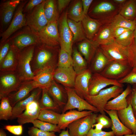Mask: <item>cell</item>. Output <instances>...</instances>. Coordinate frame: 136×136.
I'll use <instances>...</instances> for the list:
<instances>
[{
    "mask_svg": "<svg viewBox=\"0 0 136 136\" xmlns=\"http://www.w3.org/2000/svg\"><path fill=\"white\" fill-rule=\"evenodd\" d=\"M59 46H51L40 43L35 46L30 62L35 76L47 69L55 70L57 67Z\"/></svg>",
    "mask_w": 136,
    "mask_h": 136,
    "instance_id": "1",
    "label": "cell"
},
{
    "mask_svg": "<svg viewBox=\"0 0 136 136\" xmlns=\"http://www.w3.org/2000/svg\"><path fill=\"white\" fill-rule=\"evenodd\" d=\"M121 7L113 0H100L91 8L89 16L98 20L102 25L110 23L119 13Z\"/></svg>",
    "mask_w": 136,
    "mask_h": 136,
    "instance_id": "2",
    "label": "cell"
},
{
    "mask_svg": "<svg viewBox=\"0 0 136 136\" xmlns=\"http://www.w3.org/2000/svg\"><path fill=\"white\" fill-rule=\"evenodd\" d=\"M133 42L130 46L125 47L114 40L108 44L100 45L99 47L110 61L119 62L132 67Z\"/></svg>",
    "mask_w": 136,
    "mask_h": 136,
    "instance_id": "3",
    "label": "cell"
},
{
    "mask_svg": "<svg viewBox=\"0 0 136 136\" xmlns=\"http://www.w3.org/2000/svg\"><path fill=\"white\" fill-rule=\"evenodd\" d=\"M123 91V87L113 85L110 87L103 89L96 95H88L84 99L96 108L100 114H105V108L109 100L111 98H116Z\"/></svg>",
    "mask_w": 136,
    "mask_h": 136,
    "instance_id": "4",
    "label": "cell"
},
{
    "mask_svg": "<svg viewBox=\"0 0 136 136\" xmlns=\"http://www.w3.org/2000/svg\"><path fill=\"white\" fill-rule=\"evenodd\" d=\"M9 39L12 45L20 51L28 46L41 43L38 32L28 26L18 31Z\"/></svg>",
    "mask_w": 136,
    "mask_h": 136,
    "instance_id": "5",
    "label": "cell"
},
{
    "mask_svg": "<svg viewBox=\"0 0 136 136\" xmlns=\"http://www.w3.org/2000/svg\"><path fill=\"white\" fill-rule=\"evenodd\" d=\"M35 45H32L20 51L16 72L22 81L32 80L35 75L32 71L30 62Z\"/></svg>",
    "mask_w": 136,
    "mask_h": 136,
    "instance_id": "6",
    "label": "cell"
},
{
    "mask_svg": "<svg viewBox=\"0 0 136 136\" xmlns=\"http://www.w3.org/2000/svg\"><path fill=\"white\" fill-rule=\"evenodd\" d=\"M28 0H22L17 8L12 20L6 29L0 34V43L4 42L18 31L27 25L24 8Z\"/></svg>",
    "mask_w": 136,
    "mask_h": 136,
    "instance_id": "7",
    "label": "cell"
},
{
    "mask_svg": "<svg viewBox=\"0 0 136 136\" xmlns=\"http://www.w3.org/2000/svg\"><path fill=\"white\" fill-rule=\"evenodd\" d=\"M23 81L16 71L0 72V99L17 91Z\"/></svg>",
    "mask_w": 136,
    "mask_h": 136,
    "instance_id": "8",
    "label": "cell"
},
{
    "mask_svg": "<svg viewBox=\"0 0 136 136\" xmlns=\"http://www.w3.org/2000/svg\"><path fill=\"white\" fill-rule=\"evenodd\" d=\"M64 88L67 96V100L62 111V113H65L68 110L76 109L80 111L88 110L95 113L99 112L95 107L78 96L73 88Z\"/></svg>",
    "mask_w": 136,
    "mask_h": 136,
    "instance_id": "9",
    "label": "cell"
},
{
    "mask_svg": "<svg viewBox=\"0 0 136 136\" xmlns=\"http://www.w3.org/2000/svg\"><path fill=\"white\" fill-rule=\"evenodd\" d=\"M97 115L93 112L70 124L67 128L71 136H86L93 125L96 123Z\"/></svg>",
    "mask_w": 136,
    "mask_h": 136,
    "instance_id": "10",
    "label": "cell"
},
{
    "mask_svg": "<svg viewBox=\"0 0 136 136\" xmlns=\"http://www.w3.org/2000/svg\"><path fill=\"white\" fill-rule=\"evenodd\" d=\"M67 15L66 12L64 13L59 21L60 46V49L71 55L73 36L68 24Z\"/></svg>",
    "mask_w": 136,
    "mask_h": 136,
    "instance_id": "11",
    "label": "cell"
},
{
    "mask_svg": "<svg viewBox=\"0 0 136 136\" xmlns=\"http://www.w3.org/2000/svg\"><path fill=\"white\" fill-rule=\"evenodd\" d=\"M46 1L36 7L26 15L27 25L37 32L49 23L44 12Z\"/></svg>",
    "mask_w": 136,
    "mask_h": 136,
    "instance_id": "12",
    "label": "cell"
},
{
    "mask_svg": "<svg viewBox=\"0 0 136 136\" xmlns=\"http://www.w3.org/2000/svg\"><path fill=\"white\" fill-rule=\"evenodd\" d=\"M22 0H9L3 1L0 5L1 33L4 31L10 24L15 10Z\"/></svg>",
    "mask_w": 136,
    "mask_h": 136,
    "instance_id": "13",
    "label": "cell"
},
{
    "mask_svg": "<svg viewBox=\"0 0 136 136\" xmlns=\"http://www.w3.org/2000/svg\"><path fill=\"white\" fill-rule=\"evenodd\" d=\"M57 21L49 22L38 33L41 43L51 46L60 45Z\"/></svg>",
    "mask_w": 136,
    "mask_h": 136,
    "instance_id": "14",
    "label": "cell"
},
{
    "mask_svg": "<svg viewBox=\"0 0 136 136\" xmlns=\"http://www.w3.org/2000/svg\"><path fill=\"white\" fill-rule=\"evenodd\" d=\"M109 85H116L123 87V84L118 80L108 79L98 73L92 75L90 80L88 87V94L94 96L97 94L101 90Z\"/></svg>",
    "mask_w": 136,
    "mask_h": 136,
    "instance_id": "15",
    "label": "cell"
},
{
    "mask_svg": "<svg viewBox=\"0 0 136 136\" xmlns=\"http://www.w3.org/2000/svg\"><path fill=\"white\" fill-rule=\"evenodd\" d=\"M132 69L129 65L112 61H111L100 73L108 79L118 80L125 76Z\"/></svg>",
    "mask_w": 136,
    "mask_h": 136,
    "instance_id": "16",
    "label": "cell"
},
{
    "mask_svg": "<svg viewBox=\"0 0 136 136\" xmlns=\"http://www.w3.org/2000/svg\"><path fill=\"white\" fill-rule=\"evenodd\" d=\"M77 74L73 66L68 67H57L55 70L53 79L65 87L73 88Z\"/></svg>",
    "mask_w": 136,
    "mask_h": 136,
    "instance_id": "17",
    "label": "cell"
},
{
    "mask_svg": "<svg viewBox=\"0 0 136 136\" xmlns=\"http://www.w3.org/2000/svg\"><path fill=\"white\" fill-rule=\"evenodd\" d=\"M92 75L91 70L87 69L77 74L75 79L73 88L78 96L84 99L89 95V83Z\"/></svg>",
    "mask_w": 136,
    "mask_h": 136,
    "instance_id": "18",
    "label": "cell"
},
{
    "mask_svg": "<svg viewBox=\"0 0 136 136\" xmlns=\"http://www.w3.org/2000/svg\"><path fill=\"white\" fill-rule=\"evenodd\" d=\"M39 100L38 99L29 103L23 112L17 117V121L19 124L32 123L38 119L41 110Z\"/></svg>",
    "mask_w": 136,
    "mask_h": 136,
    "instance_id": "19",
    "label": "cell"
},
{
    "mask_svg": "<svg viewBox=\"0 0 136 136\" xmlns=\"http://www.w3.org/2000/svg\"><path fill=\"white\" fill-rule=\"evenodd\" d=\"M20 50L12 45L7 55L0 62V72L16 71Z\"/></svg>",
    "mask_w": 136,
    "mask_h": 136,
    "instance_id": "20",
    "label": "cell"
},
{
    "mask_svg": "<svg viewBox=\"0 0 136 136\" xmlns=\"http://www.w3.org/2000/svg\"><path fill=\"white\" fill-rule=\"evenodd\" d=\"M37 88L33 80L23 81L18 90L7 96L13 108L18 102L24 99L32 90Z\"/></svg>",
    "mask_w": 136,
    "mask_h": 136,
    "instance_id": "21",
    "label": "cell"
},
{
    "mask_svg": "<svg viewBox=\"0 0 136 136\" xmlns=\"http://www.w3.org/2000/svg\"><path fill=\"white\" fill-rule=\"evenodd\" d=\"M93 113V112L88 110L80 111L76 110H70L61 114L57 126L61 130H64L73 122Z\"/></svg>",
    "mask_w": 136,
    "mask_h": 136,
    "instance_id": "22",
    "label": "cell"
},
{
    "mask_svg": "<svg viewBox=\"0 0 136 136\" xmlns=\"http://www.w3.org/2000/svg\"><path fill=\"white\" fill-rule=\"evenodd\" d=\"M47 90L55 103L62 110L67 100L65 88L64 89L54 80Z\"/></svg>",
    "mask_w": 136,
    "mask_h": 136,
    "instance_id": "23",
    "label": "cell"
},
{
    "mask_svg": "<svg viewBox=\"0 0 136 136\" xmlns=\"http://www.w3.org/2000/svg\"><path fill=\"white\" fill-rule=\"evenodd\" d=\"M92 40L99 46L108 44L114 41V28L111 23L102 25Z\"/></svg>",
    "mask_w": 136,
    "mask_h": 136,
    "instance_id": "24",
    "label": "cell"
},
{
    "mask_svg": "<svg viewBox=\"0 0 136 136\" xmlns=\"http://www.w3.org/2000/svg\"><path fill=\"white\" fill-rule=\"evenodd\" d=\"M42 89L37 88L34 89L31 94L25 98L17 103L13 108L12 120L17 118L24 111L27 106L32 101L39 99Z\"/></svg>",
    "mask_w": 136,
    "mask_h": 136,
    "instance_id": "25",
    "label": "cell"
},
{
    "mask_svg": "<svg viewBox=\"0 0 136 136\" xmlns=\"http://www.w3.org/2000/svg\"><path fill=\"white\" fill-rule=\"evenodd\" d=\"M131 90V87L129 85H128L120 94L108 102L105 106V110L118 111L126 108L128 106L126 97Z\"/></svg>",
    "mask_w": 136,
    "mask_h": 136,
    "instance_id": "26",
    "label": "cell"
},
{
    "mask_svg": "<svg viewBox=\"0 0 136 136\" xmlns=\"http://www.w3.org/2000/svg\"><path fill=\"white\" fill-rule=\"evenodd\" d=\"M117 113L119 119L123 125L131 130L133 134H136V119L130 104H128L126 108L117 111Z\"/></svg>",
    "mask_w": 136,
    "mask_h": 136,
    "instance_id": "27",
    "label": "cell"
},
{
    "mask_svg": "<svg viewBox=\"0 0 136 136\" xmlns=\"http://www.w3.org/2000/svg\"><path fill=\"white\" fill-rule=\"evenodd\" d=\"M99 47L92 39L87 38L80 43L78 46L80 52L84 56L88 63L92 60Z\"/></svg>",
    "mask_w": 136,
    "mask_h": 136,
    "instance_id": "28",
    "label": "cell"
},
{
    "mask_svg": "<svg viewBox=\"0 0 136 136\" xmlns=\"http://www.w3.org/2000/svg\"><path fill=\"white\" fill-rule=\"evenodd\" d=\"M104 111L110 117L112 122L111 129L115 136H123L133 133L131 130L126 127L121 122L118 117L117 111L105 110Z\"/></svg>",
    "mask_w": 136,
    "mask_h": 136,
    "instance_id": "29",
    "label": "cell"
},
{
    "mask_svg": "<svg viewBox=\"0 0 136 136\" xmlns=\"http://www.w3.org/2000/svg\"><path fill=\"white\" fill-rule=\"evenodd\" d=\"M82 26L87 39H92L102 24L98 20L86 15L82 21Z\"/></svg>",
    "mask_w": 136,
    "mask_h": 136,
    "instance_id": "30",
    "label": "cell"
},
{
    "mask_svg": "<svg viewBox=\"0 0 136 136\" xmlns=\"http://www.w3.org/2000/svg\"><path fill=\"white\" fill-rule=\"evenodd\" d=\"M55 70L47 69L35 76L33 80L37 88L47 89L54 80Z\"/></svg>",
    "mask_w": 136,
    "mask_h": 136,
    "instance_id": "31",
    "label": "cell"
},
{
    "mask_svg": "<svg viewBox=\"0 0 136 136\" xmlns=\"http://www.w3.org/2000/svg\"><path fill=\"white\" fill-rule=\"evenodd\" d=\"M92 59V70L94 73H100L111 61L103 53L99 47Z\"/></svg>",
    "mask_w": 136,
    "mask_h": 136,
    "instance_id": "32",
    "label": "cell"
},
{
    "mask_svg": "<svg viewBox=\"0 0 136 136\" xmlns=\"http://www.w3.org/2000/svg\"><path fill=\"white\" fill-rule=\"evenodd\" d=\"M44 12L49 22L57 21L59 13L55 0H46L44 7Z\"/></svg>",
    "mask_w": 136,
    "mask_h": 136,
    "instance_id": "33",
    "label": "cell"
},
{
    "mask_svg": "<svg viewBox=\"0 0 136 136\" xmlns=\"http://www.w3.org/2000/svg\"><path fill=\"white\" fill-rule=\"evenodd\" d=\"M67 21L73 34L74 42L82 41L87 39L81 21L76 22L69 18Z\"/></svg>",
    "mask_w": 136,
    "mask_h": 136,
    "instance_id": "34",
    "label": "cell"
},
{
    "mask_svg": "<svg viewBox=\"0 0 136 136\" xmlns=\"http://www.w3.org/2000/svg\"><path fill=\"white\" fill-rule=\"evenodd\" d=\"M39 105L41 110H50L57 112L61 109L52 98L46 89H42V97L39 102Z\"/></svg>",
    "mask_w": 136,
    "mask_h": 136,
    "instance_id": "35",
    "label": "cell"
},
{
    "mask_svg": "<svg viewBox=\"0 0 136 136\" xmlns=\"http://www.w3.org/2000/svg\"><path fill=\"white\" fill-rule=\"evenodd\" d=\"M119 14L126 19L136 20V0H126Z\"/></svg>",
    "mask_w": 136,
    "mask_h": 136,
    "instance_id": "36",
    "label": "cell"
},
{
    "mask_svg": "<svg viewBox=\"0 0 136 136\" xmlns=\"http://www.w3.org/2000/svg\"><path fill=\"white\" fill-rule=\"evenodd\" d=\"M61 114L55 111L49 110H41L38 119L53 124L57 125Z\"/></svg>",
    "mask_w": 136,
    "mask_h": 136,
    "instance_id": "37",
    "label": "cell"
},
{
    "mask_svg": "<svg viewBox=\"0 0 136 136\" xmlns=\"http://www.w3.org/2000/svg\"><path fill=\"white\" fill-rule=\"evenodd\" d=\"M73 68L77 74L87 69V62L76 48L73 51Z\"/></svg>",
    "mask_w": 136,
    "mask_h": 136,
    "instance_id": "38",
    "label": "cell"
},
{
    "mask_svg": "<svg viewBox=\"0 0 136 136\" xmlns=\"http://www.w3.org/2000/svg\"><path fill=\"white\" fill-rule=\"evenodd\" d=\"M0 120H8L10 119L12 115L13 107L7 96L0 99Z\"/></svg>",
    "mask_w": 136,
    "mask_h": 136,
    "instance_id": "39",
    "label": "cell"
},
{
    "mask_svg": "<svg viewBox=\"0 0 136 136\" xmlns=\"http://www.w3.org/2000/svg\"><path fill=\"white\" fill-rule=\"evenodd\" d=\"M110 23L114 28L120 27L133 31L136 24V20L126 19L119 14L116 16Z\"/></svg>",
    "mask_w": 136,
    "mask_h": 136,
    "instance_id": "40",
    "label": "cell"
},
{
    "mask_svg": "<svg viewBox=\"0 0 136 136\" xmlns=\"http://www.w3.org/2000/svg\"><path fill=\"white\" fill-rule=\"evenodd\" d=\"M85 15L81 1H77L73 5L68 14L70 19L76 22L82 21Z\"/></svg>",
    "mask_w": 136,
    "mask_h": 136,
    "instance_id": "41",
    "label": "cell"
},
{
    "mask_svg": "<svg viewBox=\"0 0 136 136\" xmlns=\"http://www.w3.org/2000/svg\"><path fill=\"white\" fill-rule=\"evenodd\" d=\"M31 123L34 126L44 131L58 133L61 132L57 125L43 121L38 119L35 120Z\"/></svg>",
    "mask_w": 136,
    "mask_h": 136,
    "instance_id": "42",
    "label": "cell"
},
{
    "mask_svg": "<svg viewBox=\"0 0 136 136\" xmlns=\"http://www.w3.org/2000/svg\"><path fill=\"white\" fill-rule=\"evenodd\" d=\"M73 59L71 55L66 51L59 50L57 67H68L73 66Z\"/></svg>",
    "mask_w": 136,
    "mask_h": 136,
    "instance_id": "43",
    "label": "cell"
},
{
    "mask_svg": "<svg viewBox=\"0 0 136 136\" xmlns=\"http://www.w3.org/2000/svg\"><path fill=\"white\" fill-rule=\"evenodd\" d=\"M134 40L133 31L129 30L115 39V40L122 46L127 47L132 44Z\"/></svg>",
    "mask_w": 136,
    "mask_h": 136,
    "instance_id": "44",
    "label": "cell"
},
{
    "mask_svg": "<svg viewBox=\"0 0 136 136\" xmlns=\"http://www.w3.org/2000/svg\"><path fill=\"white\" fill-rule=\"evenodd\" d=\"M118 81L119 83L123 84L125 83L133 85L136 84V67L132 68L127 75Z\"/></svg>",
    "mask_w": 136,
    "mask_h": 136,
    "instance_id": "45",
    "label": "cell"
},
{
    "mask_svg": "<svg viewBox=\"0 0 136 136\" xmlns=\"http://www.w3.org/2000/svg\"><path fill=\"white\" fill-rule=\"evenodd\" d=\"M55 133L44 131L34 126L29 127L28 131L29 136H57Z\"/></svg>",
    "mask_w": 136,
    "mask_h": 136,
    "instance_id": "46",
    "label": "cell"
},
{
    "mask_svg": "<svg viewBox=\"0 0 136 136\" xmlns=\"http://www.w3.org/2000/svg\"><path fill=\"white\" fill-rule=\"evenodd\" d=\"M128 103L131 105L133 111L136 119V84L133 85L130 93L126 97Z\"/></svg>",
    "mask_w": 136,
    "mask_h": 136,
    "instance_id": "47",
    "label": "cell"
},
{
    "mask_svg": "<svg viewBox=\"0 0 136 136\" xmlns=\"http://www.w3.org/2000/svg\"><path fill=\"white\" fill-rule=\"evenodd\" d=\"M12 45L9 39L4 42L0 43V62L2 61L7 55Z\"/></svg>",
    "mask_w": 136,
    "mask_h": 136,
    "instance_id": "48",
    "label": "cell"
},
{
    "mask_svg": "<svg viewBox=\"0 0 136 136\" xmlns=\"http://www.w3.org/2000/svg\"><path fill=\"white\" fill-rule=\"evenodd\" d=\"M96 123H100L103 126V128L111 127L112 122L111 118L106 116L105 114H100L98 115L96 118Z\"/></svg>",
    "mask_w": 136,
    "mask_h": 136,
    "instance_id": "49",
    "label": "cell"
},
{
    "mask_svg": "<svg viewBox=\"0 0 136 136\" xmlns=\"http://www.w3.org/2000/svg\"><path fill=\"white\" fill-rule=\"evenodd\" d=\"M4 128L12 134L19 136L22 135L23 132L22 125H7L5 126Z\"/></svg>",
    "mask_w": 136,
    "mask_h": 136,
    "instance_id": "50",
    "label": "cell"
},
{
    "mask_svg": "<svg viewBox=\"0 0 136 136\" xmlns=\"http://www.w3.org/2000/svg\"><path fill=\"white\" fill-rule=\"evenodd\" d=\"M45 0H30L29 1L25 6L23 12L28 13L34 8L41 4Z\"/></svg>",
    "mask_w": 136,
    "mask_h": 136,
    "instance_id": "51",
    "label": "cell"
},
{
    "mask_svg": "<svg viewBox=\"0 0 136 136\" xmlns=\"http://www.w3.org/2000/svg\"><path fill=\"white\" fill-rule=\"evenodd\" d=\"M92 128L90 130L86 136H115L112 131L106 132L102 130L99 132L96 133L93 131Z\"/></svg>",
    "mask_w": 136,
    "mask_h": 136,
    "instance_id": "52",
    "label": "cell"
},
{
    "mask_svg": "<svg viewBox=\"0 0 136 136\" xmlns=\"http://www.w3.org/2000/svg\"><path fill=\"white\" fill-rule=\"evenodd\" d=\"M71 1L70 0H58L57 1V7L59 13L62 11L68 5Z\"/></svg>",
    "mask_w": 136,
    "mask_h": 136,
    "instance_id": "53",
    "label": "cell"
},
{
    "mask_svg": "<svg viewBox=\"0 0 136 136\" xmlns=\"http://www.w3.org/2000/svg\"><path fill=\"white\" fill-rule=\"evenodd\" d=\"M129 30L126 28L118 27L114 28V35L115 39L117 38L126 31Z\"/></svg>",
    "mask_w": 136,
    "mask_h": 136,
    "instance_id": "54",
    "label": "cell"
},
{
    "mask_svg": "<svg viewBox=\"0 0 136 136\" xmlns=\"http://www.w3.org/2000/svg\"><path fill=\"white\" fill-rule=\"evenodd\" d=\"M82 1L83 11L85 15H88L89 8L93 0H82Z\"/></svg>",
    "mask_w": 136,
    "mask_h": 136,
    "instance_id": "55",
    "label": "cell"
},
{
    "mask_svg": "<svg viewBox=\"0 0 136 136\" xmlns=\"http://www.w3.org/2000/svg\"><path fill=\"white\" fill-rule=\"evenodd\" d=\"M131 66L132 68L136 67V40L134 39L133 48V54Z\"/></svg>",
    "mask_w": 136,
    "mask_h": 136,
    "instance_id": "56",
    "label": "cell"
},
{
    "mask_svg": "<svg viewBox=\"0 0 136 136\" xmlns=\"http://www.w3.org/2000/svg\"><path fill=\"white\" fill-rule=\"evenodd\" d=\"M103 127V126L100 123H97L93 125L92 129L94 132L98 133L102 131Z\"/></svg>",
    "mask_w": 136,
    "mask_h": 136,
    "instance_id": "57",
    "label": "cell"
},
{
    "mask_svg": "<svg viewBox=\"0 0 136 136\" xmlns=\"http://www.w3.org/2000/svg\"><path fill=\"white\" fill-rule=\"evenodd\" d=\"M59 136H71L68 128L66 130H63L61 131Z\"/></svg>",
    "mask_w": 136,
    "mask_h": 136,
    "instance_id": "58",
    "label": "cell"
},
{
    "mask_svg": "<svg viewBox=\"0 0 136 136\" xmlns=\"http://www.w3.org/2000/svg\"><path fill=\"white\" fill-rule=\"evenodd\" d=\"M113 1L115 3L122 7L126 2V0H113Z\"/></svg>",
    "mask_w": 136,
    "mask_h": 136,
    "instance_id": "59",
    "label": "cell"
},
{
    "mask_svg": "<svg viewBox=\"0 0 136 136\" xmlns=\"http://www.w3.org/2000/svg\"><path fill=\"white\" fill-rule=\"evenodd\" d=\"M0 136H7L5 132L2 128L0 129Z\"/></svg>",
    "mask_w": 136,
    "mask_h": 136,
    "instance_id": "60",
    "label": "cell"
},
{
    "mask_svg": "<svg viewBox=\"0 0 136 136\" xmlns=\"http://www.w3.org/2000/svg\"><path fill=\"white\" fill-rule=\"evenodd\" d=\"M133 33L134 39L136 40V24L134 29L133 31Z\"/></svg>",
    "mask_w": 136,
    "mask_h": 136,
    "instance_id": "61",
    "label": "cell"
},
{
    "mask_svg": "<svg viewBox=\"0 0 136 136\" xmlns=\"http://www.w3.org/2000/svg\"><path fill=\"white\" fill-rule=\"evenodd\" d=\"M124 136H136V134L132 133L131 134H126Z\"/></svg>",
    "mask_w": 136,
    "mask_h": 136,
    "instance_id": "62",
    "label": "cell"
}]
</instances>
